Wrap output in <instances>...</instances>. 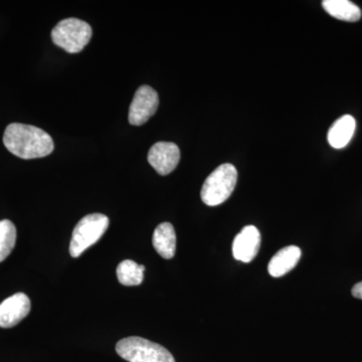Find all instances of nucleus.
<instances>
[{
  "label": "nucleus",
  "mask_w": 362,
  "mask_h": 362,
  "mask_svg": "<svg viewBox=\"0 0 362 362\" xmlns=\"http://www.w3.org/2000/svg\"><path fill=\"white\" fill-rule=\"evenodd\" d=\"M16 242V226L8 220L0 221V263L13 252Z\"/></svg>",
  "instance_id": "obj_15"
},
{
  "label": "nucleus",
  "mask_w": 362,
  "mask_h": 362,
  "mask_svg": "<svg viewBox=\"0 0 362 362\" xmlns=\"http://www.w3.org/2000/svg\"><path fill=\"white\" fill-rule=\"evenodd\" d=\"M109 218L105 214H90L84 216L74 228L70 244V254L73 258L81 255L96 244L106 233Z\"/></svg>",
  "instance_id": "obj_4"
},
{
  "label": "nucleus",
  "mask_w": 362,
  "mask_h": 362,
  "mask_svg": "<svg viewBox=\"0 0 362 362\" xmlns=\"http://www.w3.org/2000/svg\"><path fill=\"white\" fill-rule=\"evenodd\" d=\"M301 258V250L296 246L283 247L274 255L269 263V274L274 278L282 277L297 266Z\"/></svg>",
  "instance_id": "obj_10"
},
{
  "label": "nucleus",
  "mask_w": 362,
  "mask_h": 362,
  "mask_svg": "<svg viewBox=\"0 0 362 362\" xmlns=\"http://www.w3.org/2000/svg\"><path fill=\"white\" fill-rule=\"evenodd\" d=\"M180 159V148L173 142L156 143L148 152L150 165L160 175H168L173 173Z\"/></svg>",
  "instance_id": "obj_7"
},
{
  "label": "nucleus",
  "mask_w": 362,
  "mask_h": 362,
  "mask_svg": "<svg viewBox=\"0 0 362 362\" xmlns=\"http://www.w3.org/2000/svg\"><path fill=\"white\" fill-rule=\"evenodd\" d=\"M152 243L162 258H173L176 251V235L173 226L170 223H160L154 230Z\"/></svg>",
  "instance_id": "obj_12"
},
{
  "label": "nucleus",
  "mask_w": 362,
  "mask_h": 362,
  "mask_svg": "<svg viewBox=\"0 0 362 362\" xmlns=\"http://www.w3.org/2000/svg\"><path fill=\"white\" fill-rule=\"evenodd\" d=\"M237 180V168L233 164H221L204 181L201 192L202 202L209 206L223 204L232 195Z\"/></svg>",
  "instance_id": "obj_2"
},
{
  "label": "nucleus",
  "mask_w": 362,
  "mask_h": 362,
  "mask_svg": "<svg viewBox=\"0 0 362 362\" xmlns=\"http://www.w3.org/2000/svg\"><path fill=\"white\" fill-rule=\"evenodd\" d=\"M116 351L129 362H175L168 349L141 337L124 338L117 343Z\"/></svg>",
  "instance_id": "obj_3"
},
{
  "label": "nucleus",
  "mask_w": 362,
  "mask_h": 362,
  "mask_svg": "<svg viewBox=\"0 0 362 362\" xmlns=\"http://www.w3.org/2000/svg\"><path fill=\"white\" fill-rule=\"evenodd\" d=\"M145 267L138 265L132 259H125L117 267V277L124 286H138L144 279Z\"/></svg>",
  "instance_id": "obj_14"
},
{
  "label": "nucleus",
  "mask_w": 362,
  "mask_h": 362,
  "mask_svg": "<svg viewBox=\"0 0 362 362\" xmlns=\"http://www.w3.org/2000/svg\"><path fill=\"white\" fill-rule=\"evenodd\" d=\"M92 33V28L86 21L78 18H66L52 28V39L54 45L65 51L77 54L89 44Z\"/></svg>",
  "instance_id": "obj_5"
},
{
  "label": "nucleus",
  "mask_w": 362,
  "mask_h": 362,
  "mask_svg": "<svg viewBox=\"0 0 362 362\" xmlns=\"http://www.w3.org/2000/svg\"><path fill=\"white\" fill-rule=\"evenodd\" d=\"M158 94L153 88L143 85L136 90L129 109V122L131 125L140 126L156 114L158 109Z\"/></svg>",
  "instance_id": "obj_6"
},
{
  "label": "nucleus",
  "mask_w": 362,
  "mask_h": 362,
  "mask_svg": "<svg viewBox=\"0 0 362 362\" xmlns=\"http://www.w3.org/2000/svg\"><path fill=\"white\" fill-rule=\"evenodd\" d=\"M4 146L21 159L42 158L54 151L51 135L33 125L13 123L7 126L4 135Z\"/></svg>",
  "instance_id": "obj_1"
},
{
  "label": "nucleus",
  "mask_w": 362,
  "mask_h": 362,
  "mask_svg": "<svg viewBox=\"0 0 362 362\" xmlns=\"http://www.w3.org/2000/svg\"><path fill=\"white\" fill-rule=\"evenodd\" d=\"M352 296L362 300V282L357 283L351 290Z\"/></svg>",
  "instance_id": "obj_16"
},
{
  "label": "nucleus",
  "mask_w": 362,
  "mask_h": 362,
  "mask_svg": "<svg viewBox=\"0 0 362 362\" xmlns=\"http://www.w3.org/2000/svg\"><path fill=\"white\" fill-rule=\"evenodd\" d=\"M356 128L354 117L344 115L337 119L328 131L327 139L330 146L335 149L344 148L351 140Z\"/></svg>",
  "instance_id": "obj_11"
},
{
  "label": "nucleus",
  "mask_w": 362,
  "mask_h": 362,
  "mask_svg": "<svg viewBox=\"0 0 362 362\" xmlns=\"http://www.w3.org/2000/svg\"><path fill=\"white\" fill-rule=\"evenodd\" d=\"M322 6L326 13L337 20L354 23L361 18V8L349 0H324Z\"/></svg>",
  "instance_id": "obj_13"
},
{
  "label": "nucleus",
  "mask_w": 362,
  "mask_h": 362,
  "mask_svg": "<svg viewBox=\"0 0 362 362\" xmlns=\"http://www.w3.org/2000/svg\"><path fill=\"white\" fill-rule=\"evenodd\" d=\"M30 311V300L23 293H16L0 304V327L11 328L21 322Z\"/></svg>",
  "instance_id": "obj_8"
},
{
  "label": "nucleus",
  "mask_w": 362,
  "mask_h": 362,
  "mask_svg": "<svg viewBox=\"0 0 362 362\" xmlns=\"http://www.w3.org/2000/svg\"><path fill=\"white\" fill-rule=\"evenodd\" d=\"M261 245V233L255 226H247L238 233L233 243V258L250 263L256 258Z\"/></svg>",
  "instance_id": "obj_9"
}]
</instances>
